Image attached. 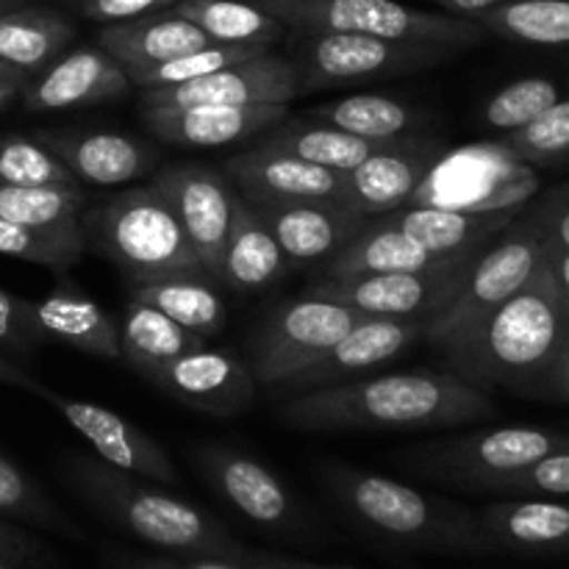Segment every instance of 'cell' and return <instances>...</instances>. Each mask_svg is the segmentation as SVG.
Here are the masks:
<instances>
[{
	"mask_svg": "<svg viewBox=\"0 0 569 569\" xmlns=\"http://www.w3.org/2000/svg\"><path fill=\"white\" fill-rule=\"evenodd\" d=\"M498 415L492 395L450 370L361 376L337 387L289 395L278 417L289 428L333 431H453Z\"/></svg>",
	"mask_w": 569,
	"mask_h": 569,
	"instance_id": "cell-1",
	"label": "cell"
},
{
	"mask_svg": "<svg viewBox=\"0 0 569 569\" xmlns=\"http://www.w3.org/2000/svg\"><path fill=\"white\" fill-rule=\"evenodd\" d=\"M569 331V317L548 261L506 303L489 311L461 342L442 350L450 372L472 387L539 398Z\"/></svg>",
	"mask_w": 569,
	"mask_h": 569,
	"instance_id": "cell-2",
	"label": "cell"
},
{
	"mask_svg": "<svg viewBox=\"0 0 569 569\" xmlns=\"http://www.w3.org/2000/svg\"><path fill=\"white\" fill-rule=\"evenodd\" d=\"M317 476L337 509L378 542L409 553H495L481 531L478 511L459 500L439 498L342 461H322Z\"/></svg>",
	"mask_w": 569,
	"mask_h": 569,
	"instance_id": "cell-3",
	"label": "cell"
},
{
	"mask_svg": "<svg viewBox=\"0 0 569 569\" xmlns=\"http://www.w3.org/2000/svg\"><path fill=\"white\" fill-rule=\"evenodd\" d=\"M64 481L94 515L139 542L178 556L248 559L242 545L198 506L164 492L161 483L111 467L94 453L70 456L64 461Z\"/></svg>",
	"mask_w": 569,
	"mask_h": 569,
	"instance_id": "cell-4",
	"label": "cell"
},
{
	"mask_svg": "<svg viewBox=\"0 0 569 569\" xmlns=\"http://www.w3.org/2000/svg\"><path fill=\"white\" fill-rule=\"evenodd\" d=\"M81 237L87 250L111 261L131 283L172 272H206L176 211L153 181L87 206Z\"/></svg>",
	"mask_w": 569,
	"mask_h": 569,
	"instance_id": "cell-5",
	"label": "cell"
},
{
	"mask_svg": "<svg viewBox=\"0 0 569 569\" xmlns=\"http://www.w3.org/2000/svg\"><path fill=\"white\" fill-rule=\"evenodd\" d=\"M567 445L569 433L553 428H478L415 445L400 456V465L426 481L489 495L495 483Z\"/></svg>",
	"mask_w": 569,
	"mask_h": 569,
	"instance_id": "cell-6",
	"label": "cell"
},
{
	"mask_svg": "<svg viewBox=\"0 0 569 569\" xmlns=\"http://www.w3.org/2000/svg\"><path fill=\"white\" fill-rule=\"evenodd\" d=\"M289 33H365L467 50L489 37L476 20L426 11L400 0H256Z\"/></svg>",
	"mask_w": 569,
	"mask_h": 569,
	"instance_id": "cell-7",
	"label": "cell"
},
{
	"mask_svg": "<svg viewBox=\"0 0 569 569\" xmlns=\"http://www.w3.org/2000/svg\"><path fill=\"white\" fill-rule=\"evenodd\" d=\"M542 261L545 239L528 209H522L478 253L448 306L426 322V342L433 345L439 353L453 348L489 311H495L517 289L526 287L528 278L539 270Z\"/></svg>",
	"mask_w": 569,
	"mask_h": 569,
	"instance_id": "cell-8",
	"label": "cell"
},
{
	"mask_svg": "<svg viewBox=\"0 0 569 569\" xmlns=\"http://www.w3.org/2000/svg\"><path fill=\"white\" fill-rule=\"evenodd\" d=\"M289 59L298 67L300 89H339L381 78L433 70L461 50L431 42L365 37V33H287Z\"/></svg>",
	"mask_w": 569,
	"mask_h": 569,
	"instance_id": "cell-9",
	"label": "cell"
},
{
	"mask_svg": "<svg viewBox=\"0 0 569 569\" xmlns=\"http://www.w3.org/2000/svg\"><path fill=\"white\" fill-rule=\"evenodd\" d=\"M539 178L531 164L515 159L503 142L442 150L406 206L489 214L520 211L533 198Z\"/></svg>",
	"mask_w": 569,
	"mask_h": 569,
	"instance_id": "cell-10",
	"label": "cell"
},
{
	"mask_svg": "<svg viewBox=\"0 0 569 569\" xmlns=\"http://www.w3.org/2000/svg\"><path fill=\"white\" fill-rule=\"evenodd\" d=\"M361 320L365 315L350 306L311 298V295L278 306L253 337L250 370H253L256 381L276 389L278 383L320 359Z\"/></svg>",
	"mask_w": 569,
	"mask_h": 569,
	"instance_id": "cell-11",
	"label": "cell"
},
{
	"mask_svg": "<svg viewBox=\"0 0 569 569\" xmlns=\"http://www.w3.org/2000/svg\"><path fill=\"white\" fill-rule=\"evenodd\" d=\"M192 456L206 483L256 528L278 537L309 533L298 498L264 461L226 445H200Z\"/></svg>",
	"mask_w": 569,
	"mask_h": 569,
	"instance_id": "cell-12",
	"label": "cell"
},
{
	"mask_svg": "<svg viewBox=\"0 0 569 569\" xmlns=\"http://www.w3.org/2000/svg\"><path fill=\"white\" fill-rule=\"evenodd\" d=\"M476 259L428 272H359L320 278L303 295L350 306L365 317H417L428 322L448 306Z\"/></svg>",
	"mask_w": 569,
	"mask_h": 569,
	"instance_id": "cell-13",
	"label": "cell"
},
{
	"mask_svg": "<svg viewBox=\"0 0 569 569\" xmlns=\"http://www.w3.org/2000/svg\"><path fill=\"white\" fill-rule=\"evenodd\" d=\"M28 395L48 403L92 448V453L98 459L109 461L111 467H120V470L148 478V481L161 483V487L181 483V476H178L176 465L164 453V448L128 417L117 415L106 406L89 403V400L67 398V395L56 392L48 383L39 381V378H33Z\"/></svg>",
	"mask_w": 569,
	"mask_h": 569,
	"instance_id": "cell-14",
	"label": "cell"
},
{
	"mask_svg": "<svg viewBox=\"0 0 569 569\" xmlns=\"http://www.w3.org/2000/svg\"><path fill=\"white\" fill-rule=\"evenodd\" d=\"M153 183L176 211L178 222H181L183 233H187L203 270L217 281L222 270V253H226L233 214H237V189L231 187L226 172H217L214 167L194 164V161L164 167L161 172H156Z\"/></svg>",
	"mask_w": 569,
	"mask_h": 569,
	"instance_id": "cell-15",
	"label": "cell"
},
{
	"mask_svg": "<svg viewBox=\"0 0 569 569\" xmlns=\"http://www.w3.org/2000/svg\"><path fill=\"white\" fill-rule=\"evenodd\" d=\"M300 89L298 67L289 56H264L222 67L209 76L170 87L142 89V109H183V106H287Z\"/></svg>",
	"mask_w": 569,
	"mask_h": 569,
	"instance_id": "cell-16",
	"label": "cell"
},
{
	"mask_svg": "<svg viewBox=\"0 0 569 569\" xmlns=\"http://www.w3.org/2000/svg\"><path fill=\"white\" fill-rule=\"evenodd\" d=\"M144 378L176 403L217 420L244 415L253 406L259 383L248 361L206 345L156 367Z\"/></svg>",
	"mask_w": 569,
	"mask_h": 569,
	"instance_id": "cell-17",
	"label": "cell"
},
{
	"mask_svg": "<svg viewBox=\"0 0 569 569\" xmlns=\"http://www.w3.org/2000/svg\"><path fill=\"white\" fill-rule=\"evenodd\" d=\"M420 339H426V320H417V317H365L353 331L345 333L320 359L311 361L309 367L295 372L283 383H278L276 389L289 398V395L356 381L376 367L403 356Z\"/></svg>",
	"mask_w": 569,
	"mask_h": 569,
	"instance_id": "cell-18",
	"label": "cell"
},
{
	"mask_svg": "<svg viewBox=\"0 0 569 569\" xmlns=\"http://www.w3.org/2000/svg\"><path fill=\"white\" fill-rule=\"evenodd\" d=\"M442 150V139L428 133L395 139L359 167L342 172V200L365 217L389 214L409 203Z\"/></svg>",
	"mask_w": 569,
	"mask_h": 569,
	"instance_id": "cell-19",
	"label": "cell"
},
{
	"mask_svg": "<svg viewBox=\"0 0 569 569\" xmlns=\"http://www.w3.org/2000/svg\"><path fill=\"white\" fill-rule=\"evenodd\" d=\"M253 209L281 244L283 256L298 264H320V261L328 264L372 220L337 198L253 206Z\"/></svg>",
	"mask_w": 569,
	"mask_h": 569,
	"instance_id": "cell-20",
	"label": "cell"
},
{
	"mask_svg": "<svg viewBox=\"0 0 569 569\" xmlns=\"http://www.w3.org/2000/svg\"><path fill=\"white\" fill-rule=\"evenodd\" d=\"M226 178L250 206L298 203V200H342V172L309 164L281 150L253 148L231 156L222 167Z\"/></svg>",
	"mask_w": 569,
	"mask_h": 569,
	"instance_id": "cell-21",
	"label": "cell"
},
{
	"mask_svg": "<svg viewBox=\"0 0 569 569\" xmlns=\"http://www.w3.org/2000/svg\"><path fill=\"white\" fill-rule=\"evenodd\" d=\"M128 89L126 70L103 48H78L44 67L20 94L28 111H70L122 98Z\"/></svg>",
	"mask_w": 569,
	"mask_h": 569,
	"instance_id": "cell-22",
	"label": "cell"
},
{
	"mask_svg": "<svg viewBox=\"0 0 569 569\" xmlns=\"http://www.w3.org/2000/svg\"><path fill=\"white\" fill-rule=\"evenodd\" d=\"M287 117V106H183L142 109V122L156 139L176 148H226L259 137Z\"/></svg>",
	"mask_w": 569,
	"mask_h": 569,
	"instance_id": "cell-23",
	"label": "cell"
},
{
	"mask_svg": "<svg viewBox=\"0 0 569 569\" xmlns=\"http://www.w3.org/2000/svg\"><path fill=\"white\" fill-rule=\"evenodd\" d=\"M33 139L64 161L78 181L94 187L137 181L159 159L142 139L117 131H39Z\"/></svg>",
	"mask_w": 569,
	"mask_h": 569,
	"instance_id": "cell-24",
	"label": "cell"
},
{
	"mask_svg": "<svg viewBox=\"0 0 569 569\" xmlns=\"http://www.w3.org/2000/svg\"><path fill=\"white\" fill-rule=\"evenodd\" d=\"M478 522L495 553H569V503L565 498H506L478 509Z\"/></svg>",
	"mask_w": 569,
	"mask_h": 569,
	"instance_id": "cell-25",
	"label": "cell"
},
{
	"mask_svg": "<svg viewBox=\"0 0 569 569\" xmlns=\"http://www.w3.org/2000/svg\"><path fill=\"white\" fill-rule=\"evenodd\" d=\"M31 317L44 339L94 359H120V322L70 278H59L44 298L31 300Z\"/></svg>",
	"mask_w": 569,
	"mask_h": 569,
	"instance_id": "cell-26",
	"label": "cell"
},
{
	"mask_svg": "<svg viewBox=\"0 0 569 569\" xmlns=\"http://www.w3.org/2000/svg\"><path fill=\"white\" fill-rule=\"evenodd\" d=\"M98 44L126 70L128 81L137 72L170 61L176 56L192 53V50L217 44L200 31L187 17L176 14L172 9L156 11V14L137 17L126 22H109L98 31Z\"/></svg>",
	"mask_w": 569,
	"mask_h": 569,
	"instance_id": "cell-27",
	"label": "cell"
},
{
	"mask_svg": "<svg viewBox=\"0 0 569 569\" xmlns=\"http://www.w3.org/2000/svg\"><path fill=\"white\" fill-rule=\"evenodd\" d=\"M287 261L281 244L276 242L259 211L248 200L239 198L217 283L242 295L261 292L278 281Z\"/></svg>",
	"mask_w": 569,
	"mask_h": 569,
	"instance_id": "cell-28",
	"label": "cell"
},
{
	"mask_svg": "<svg viewBox=\"0 0 569 569\" xmlns=\"http://www.w3.org/2000/svg\"><path fill=\"white\" fill-rule=\"evenodd\" d=\"M214 283L209 272H172L131 283V298L156 306L200 339H214L226 331L228 322L226 300Z\"/></svg>",
	"mask_w": 569,
	"mask_h": 569,
	"instance_id": "cell-29",
	"label": "cell"
},
{
	"mask_svg": "<svg viewBox=\"0 0 569 569\" xmlns=\"http://www.w3.org/2000/svg\"><path fill=\"white\" fill-rule=\"evenodd\" d=\"M256 144L281 150V153L289 156H298V159L317 167H326V170L348 172L353 170V167H359L365 159H370L372 153L387 148L389 142H370V139L345 133L339 131V128L326 126V122L311 120V117L309 120H306V117H298V120L283 117L276 126L261 131Z\"/></svg>",
	"mask_w": 569,
	"mask_h": 569,
	"instance_id": "cell-30",
	"label": "cell"
},
{
	"mask_svg": "<svg viewBox=\"0 0 569 569\" xmlns=\"http://www.w3.org/2000/svg\"><path fill=\"white\" fill-rule=\"evenodd\" d=\"M72 39L76 26L53 9L14 6L0 14V59L28 76L53 64Z\"/></svg>",
	"mask_w": 569,
	"mask_h": 569,
	"instance_id": "cell-31",
	"label": "cell"
},
{
	"mask_svg": "<svg viewBox=\"0 0 569 569\" xmlns=\"http://www.w3.org/2000/svg\"><path fill=\"white\" fill-rule=\"evenodd\" d=\"M203 345L206 339L178 326L156 306L128 298L126 315L120 320V359L133 367L139 376H148L156 367L178 359L187 350L203 348Z\"/></svg>",
	"mask_w": 569,
	"mask_h": 569,
	"instance_id": "cell-32",
	"label": "cell"
},
{
	"mask_svg": "<svg viewBox=\"0 0 569 569\" xmlns=\"http://www.w3.org/2000/svg\"><path fill=\"white\" fill-rule=\"evenodd\" d=\"M311 120L339 128L370 142H392V139L420 133L422 114L406 100L387 94H348V98L320 103L309 111Z\"/></svg>",
	"mask_w": 569,
	"mask_h": 569,
	"instance_id": "cell-33",
	"label": "cell"
},
{
	"mask_svg": "<svg viewBox=\"0 0 569 569\" xmlns=\"http://www.w3.org/2000/svg\"><path fill=\"white\" fill-rule=\"evenodd\" d=\"M172 11L187 17L217 44H270L287 37V26L253 0H178Z\"/></svg>",
	"mask_w": 569,
	"mask_h": 569,
	"instance_id": "cell-34",
	"label": "cell"
},
{
	"mask_svg": "<svg viewBox=\"0 0 569 569\" xmlns=\"http://www.w3.org/2000/svg\"><path fill=\"white\" fill-rule=\"evenodd\" d=\"M478 22L489 37L569 50V0H509Z\"/></svg>",
	"mask_w": 569,
	"mask_h": 569,
	"instance_id": "cell-35",
	"label": "cell"
},
{
	"mask_svg": "<svg viewBox=\"0 0 569 569\" xmlns=\"http://www.w3.org/2000/svg\"><path fill=\"white\" fill-rule=\"evenodd\" d=\"M89 206L83 183L70 187H11L0 183V217L48 231H78Z\"/></svg>",
	"mask_w": 569,
	"mask_h": 569,
	"instance_id": "cell-36",
	"label": "cell"
},
{
	"mask_svg": "<svg viewBox=\"0 0 569 569\" xmlns=\"http://www.w3.org/2000/svg\"><path fill=\"white\" fill-rule=\"evenodd\" d=\"M0 517L28 528H42V531L78 537L76 526L48 498V492L17 461H11L3 453H0Z\"/></svg>",
	"mask_w": 569,
	"mask_h": 569,
	"instance_id": "cell-37",
	"label": "cell"
},
{
	"mask_svg": "<svg viewBox=\"0 0 569 569\" xmlns=\"http://www.w3.org/2000/svg\"><path fill=\"white\" fill-rule=\"evenodd\" d=\"M87 253L81 228L78 231H48V228L20 226L0 217V256L28 261L53 272H67Z\"/></svg>",
	"mask_w": 569,
	"mask_h": 569,
	"instance_id": "cell-38",
	"label": "cell"
},
{
	"mask_svg": "<svg viewBox=\"0 0 569 569\" xmlns=\"http://www.w3.org/2000/svg\"><path fill=\"white\" fill-rule=\"evenodd\" d=\"M559 100L561 89L559 83L550 81V78H520V81L500 89L495 98H489V103L483 106L481 120L483 126L492 128V131H520V128L531 126L539 114H545V111L553 103H559Z\"/></svg>",
	"mask_w": 569,
	"mask_h": 569,
	"instance_id": "cell-39",
	"label": "cell"
},
{
	"mask_svg": "<svg viewBox=\"0 0 569 569\" xmlns=\"http://www.w3.org/2000/svg\"><path fill=\"white\" fill-rule=\"evenodd\" d=\"M503 148L531 167H556L569 161V98L550 106L531 126L503 133Z\"/></svg>",
	"mask_w": 569,
	"mask_h": 569,
	"instance_id": "cell-40",
	"label": "cell"
},
{
	"mask_svg": "<svg viewBox=\"0 0 569 569\" xmlns=\"http://www.w3.org/2000/svg\"><path fill=\"white\" fill-rule=\"evenodd\" d=\"M264 44H206V48L192 50V53L176 56L170 61L150 67V70L137 72L131 78V87L139 89H153V87H170V83L192 81V78L209 76V72L222 70V67L242 64V61L264 56Z\"/></svg>",
	"mask_w": 569,
	"mask_h": 569,
	"instance_id": "cell-41",
	"label": "cell"
},
{
	"mask_svg": "<svg viewBox=\"0 0 569 569\" xmlns=\"http://www.w3.org/2000/svg\"><path fill=\"white\" fill-rule=\"evenodd\" d=\"M0 183L11 187H70L81 183L70 167L44 144L28 137H3L0 142Z\"/></svg>",
	"mask_w": 569,
	"mask_h": 569,
	"instance_id": "cell-42",
	"label": "cell"
},
{
	"mask_svg": "<svg viewBox=\"0 0 569 569\" xmlns=\"http://www.w3.org/2000/svg\"><path fill=\"white\" fill-rule=\"evenodd\" d=\"M489 495L506 498H569V445L495 483Z\"/></svg>",
	"mask_w": 569,
	"mask_h": 569,
	"instance_id": "cell-43",
	"label": "cell"
},
{
	"mask_svg": "<svg viewBox=\"0 0 569 569\" xmlns=\"http://www.w3.org/2000/svg\"><path fill=\"white\" fill-rule=\"evenodd\" d=\"M42 342L44 337L33 326L31 300L0 289V350L11 359H31Z\"/></svg>",
	"mask_w": 569,
	"mask_h": 569,
	"instance_id": "cell-44",
	"label": "cell"
},
{
	"mask_svg": "<svg viewBox=\"0 0 569 569\" xmlns=\"http://www.w3.org/2000/svg\"><path fill=\"white\" fill-rule=\"evenodd\" d=\"M528 214L537 222L545 248L569 250V183L542 194L537 203L528 206Z\"/></svg>",
	"mask_w": 569,
	"mask_h": 569,
	"instance_id": "cell-45",
	"label": "cell"
},
{
	"mask_svg": "<svg viewBox=\"0 0 569 569\" xmlns=\"http://www.w3.org/2000/svg\"><path fill=\"white\" fill-rule=\"evenodd\" d=\"M76 3L83 17L109 26V22L137 20V17L172 9L178 0H76Z\"/></svg>",
	"mask_w": 569,
	"mask_h": 569,
	"instance_id": "cell-46",
	"label": "cell"
},
{
	"mask_svg": "<svg viewBox=\"0 0 569 569\" xmlns=\"http://www.w3.org/2000/svg\"><path fill=\"white\" fill-rule=\"evenodd\" d=\"M42 542L26 526L0 517V565L28 567L42 559Z\"/></svg>",
	"mask_w": 569,
	"mask_h": 569,
	"instance_id": "cell-47",
	"label": "cell"
},
{
	"mask_svg": "<svg viewBox=\"0 0 569 569\" xmlns=\"http://www.w3.org/2000/svg\"><path fill=\"white\" fill-rule=\"evenodd\" d=\"M539 398L559 400V403L569 406V331L561 342L559 353H556L553 365H550L548 376H545L542 389H539Z\"/></svg>",
	"mask_w": 569,
	"mask_h": 569,
	"instance_id": "cell-48",
	"label": "cell"
},
{
	"mask_svg": "<svg viewBox=\"0 0 569 569\" xmlns=\"http://www.w3.org/2000/svg\"><path fill=\"white\" fill-rule=\"evenodd\" d=\"M433 6H439V11L453 17H465V20H481L487 11L498 9V6L509 3V0H431Z\"/></svg>",
	"mask_w": 569,
	"mask_h": 569,
	"instance_id": "cell-49",
	"label": "cell"
},
{
	"mask_svg": "<svg viewBox=\"0 0 569 569\" xmlns=\"http://www.w3.org/2000/svg\"><path fill=\"white\" fill-rule=\"evenodd\" d=\"M156 569H250L242 561L211 559V556H183V559H159L150 561Z\"/></svg>",
	"mask_w": 569,
	"mask_h": 569,
	"instance_id": "cell-50",
	"label": "cell"
},
{
	"mask_svg": "<svg viewBox=\"0 0 569 569\" xmlns=\"http://www.w3.org/2000/svg\"><path fill=\"white\" fill-rule=\"evenodd\" d=\"M545 261H548L550 276H553L556 289H559L561 303H565V311L569 317V250L545 248Z\"/></svg>",
	"mask_w": 569,
	"mask_h": 569,
	"instance_id": "cell-51",
	"label": "cell"
},
{
	"mask_svg": "<svg viewBox=\"0 0 569 569\" xmlns=\"http://www.w3.org/2000/svg\"><path fill=\"white\" fill-rule=\"evenodd\" d=\"M0 81L20 83V87H26V83L31 81V76H28V72H22V70H17V67H11L9 61L0 59Z\"/></svg>",
	"mask_w": 569,
	"mask_h": 569,
	"instance_id": "cell-52",
	"label": "cell"
},
{
	"mask_svg": "<svg viewBox=\"0 0 569 569\" xmlns=\"http://www.w3.org/2000/svg\"><path fill=\"white\" fill-rule=\"evenodd\" d=\"M20 92H22L20 83H6V81H0V111H3L6 106H9L11 100H14Z\"/></svg>",
	"mask_w": 569,
	"mask_h": 569,
	"instance_id": "cell-53",
	"label": "cell"
},
{
	"mask_svg": "<svg viewBox=\"0 0 569 569\" xmlns=\"http://www.w3.org/2000/svg\"><path fill=\"white\" fill-rule=\"evenodd\" d=\"M259 569H361L350 565H303V567H259Z\"/></svg>",
	"mask_w": 569,
	"mask_h": 569,
	"instance_id": "cell-54",
	"label": "cell"
},
{
	"mask_svg": "<svg viewBox=\"0 0 569 569\" xmlns=\"http://www.w3.org/2000/svg\"><path fill=\"white\" fill-rule=\"evenodd\" d=\"M14 6H22V0H0V14L9 9H14Z\"/></svg>",
	"mask_w": 569,
	"mask_h": 569,
	"instance_id": "cell-55",
	"label": "cell"
},
{
	"mask_svg": "<svg viewBox=\"0 0 569 569\" xmlns=\"http://www.w3.org/2000/svg\"><path fill=\"white\" fill-rule=\"evenodd\" d=\"M133 569H156L153 565H142V567H133Z\"/></svg>",
	"mask_w": 569,
	"mask_h": 569,
	"instance_id": "cell-56",
	"label": "cell"
},
{
	"mask_svg": "<svg viewBox=\"0 0 569 569\" xmlns=\"http://www.w3.org/2000/svg\"><path fill=\"white\" fill-rule=\"evenodd\" d=\"M0 569H17V567H9V565H0Z\"/></svg>",
	"mask_w": 569,
	"mask_h": 569,
	"instance_id": "cell-57",
	"label": "cell"
},
{
	"mask_svg": "<svg viewBox=\"0 0 569 569\" xmlns=\"http://www.w3.org/2000/svg\"><path fill=\"white\" fill-rule=\"evenodd\" d=\"M0 142H3V137H0Z\"/></svg>",
	"mask_w": 569,
	"mask_h": 569,
	"instance_id": "cell-58",
	"label": "cell"
},
{
	"mask_svg": "<svg viewBox=\"0 0 569 569\" xmlns=\"http://www.w3.org/2000/svg\"><path fill=\"white\" fill-rule=\"evenodd\" d=\"M253 3H256V0H253Z\"/></svg>",
	"mask_w": 569,
	"mask_h": 569,
	"instance_id": "cell-59",
	"label": "cell"
}]
</instances>
